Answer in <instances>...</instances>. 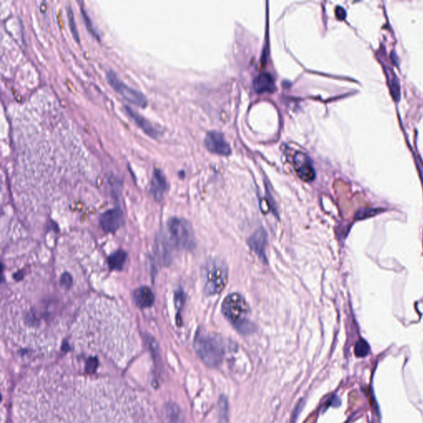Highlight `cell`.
<instances>
[{
  "instance_id": "cell-1",
  "label": "cell",
  "mask_w": 423,
  "mask_h": 423,
  "mask_svg": "<svg viewBox=\"0 0 423 423\" xmlns=\"http://www.w3.org/2000/svg\"><path fill=\"white\" fill-rule=\"evenodd\" d=\"M14 423H151L146 400L124 383L49 368L17 388Z\"/></svg>"
},
{
  "instance_id": "cell-2",
  "label": "cell",
  "mask_w": 423,
  "mask_h": 423,
  "mask_svg": "<svg viewBox=\"0 0 423 423\" xmlns=\"http://www.w3.org/2000/svg\"><path fill=\"white\" fill-rule=\"evenodd\" d=\"M195 349L199 358L209 367L219 366L224 358V342L217 334L198 332L195 339Z\"/></svg>"
},
{
  "instance_id": "cell-3",
  "label": "cell",
  "mask_w": 423,
  "mask_h": 423,
  "mask_svg": "<svg viewBox=\"0 0 423 423\" xmlns=\"http://www.w3.org/2000/svg\"><path fill=\"white\" fill-rule=\"evenodd\" d=\"M222 313L225 318L241 333L248 334L253 327L248 320L249 305L239 293H231L225 298L222 305Z\"/></svg>"
},
{
  "instance_id": "cell-4",
  "label": "cell",
  "mask_w": 423,
  "mask_h": 423,
  "mask_svg": "<svg viewBox=\"0 0 423 423\" xmlns=\"http://www.w3.org/2000/svg\"><path fill=\"white\" fill-rule=\"evenodd\" d=\"M204 290L207 295L219 294L226 287L228 268L224 261L213 259L207 261L202 271Z\"/></svg>"
},
{
  "instance_id": "cell-5",
  "label": "cell",
  "mask_w": 423,
  "mask_h": 423,
  "mask_svg": "<svg viewBox=\"0 0 423 423\" xmlns=\"http://www.w3.org/2000/svg\"><path fill=\"white\" fill-rule=\"evenodd\" d=\"M169 233L178 247L192 249L195 247V236L192 226L186 220L172 218L168 222Z\"/></svg>"
},
{
  "instance_id": "cell-6",
  "label": "cell",
  "mask_w": 423,
  "mask_h": 423,
  "mask_svg": "<svg viewBox=\"0 0 423 423\" xmlns=\"http://www.w3.org/2000/svg\"><path fill=\"white\" fill-rule=\"evenodd\" d=\"M107 79L108 83L119 94H121L124 99L129 101L130 103H133L140 107H146L147 104V97L142 94V92L138 91L137 89L128 86L124 81H122L117 77V75L113 71H108L107 73Z\"/></svg>"
},
{
  "instance_id": "cell-7",
  "label": "cell",
  "mask_w": 423,
  "mask_h": 423,
  "mask_svg": "<svg viewBox=\"0 0 423 423\" xmlns=\"http://www.w3.org/2000/svg\"><path fill=\"white\" fill-rule=\"evenodd\" d=\"M293 165L296 173L301 179L306 182L314 180L316 176L315 169L311 159L304 152H297L293 156Z\"/></svg>"
},
{
  "instance_id": "cell-8",
  "label": "cell",
  "mask_w": 423,
  "mask_h": 423,
  "mask_svg": "<svg viewBox=\"0 0 423 423\" xmlns=\"http://www.w3.org/2000/svg\"><path fill=\"white\" fill-rule=\"evenodd\" d=\"M207 148L220 155H228L231 152V147L222 133L211 131L207 133L204 140Z\"/></svg>"
},
{
  "instance_id": "cell-9",
  "label": "cell",
  "mask_w": 423,
  "mask_h": 423,
  "mask_svg": "<svg viewBox=\"0 0 423 423\" xmlns=\"http://www.w3.org/2000/svg\"><path fill=\"white\" fill-rule=\"evenodd\" d=\"M124 222V217L118 208L110 209L101 215L99 223L102 228L107 232H112L119 228Z\"/></svg>"
},
{
  "instance_id": "cell-10",
  "label": "cell",
  "mask_w": 423,
  "mask_h": 423,
  "mask_svg": "<svg viewBox=\"0 0 423 423\" xmlns=\"http://www.w3.org/2000/svg\"><path fill=\"white\" fill-rule=\"evenodd\" d=\"M125 111L129 115V117L133 118L135 121L136 124H138V126L142 128L143 132L147 133L149 137L157 138L160 136V131L158 130L157 128L154 126L151 122H149L147 119L142 117V115H140L139 113L136 112L135 110H133L129 106H125Z\"/></svg>"
},
{
  "instance_id": "cell-11",
  "label": "cell",
  "mask_w": 423,
  "mask_h": 423,
  "mask_svg": "<svg viewBox=\"0 0 423 423\" xmlns=\"http://www.w3.org/2000/svg\"><path fill=\"white\" fill-rule=\"evenodd\" d=\"M249 245L255 253L261 259L266 261V248L267 246V234L264 229L257 230L252 237L249 239Z\"/></svg>"
},
{
  "instance_id": "cell-12",
  "label": "cell",
  "mask_w": 423,
  "mask_h": 423,
  "mask_svg": "<svg viewBox=\"0 0 423 423\" xmlns=\"http://www.w3.org/2000/svg\"><path fill=\"white\" fill-rule=\"evenodd\" d=\"M255 89L260 93L272 92L275 88V80L268 72H262L256 76L253 81Z\"/></svg>"
},
{
  "instance_id": "cell-13",
  "label": "cell",
  "mask_w": 423,
  "mask_h": 423,
  "mask_svg": "<svg viewBox=\"0 0 423 423\" xmlns=\"http://www.w3.org/2000/svg\"><path fill=\"white\" fill-rule=\"evenodd\" d=\"M151 188L154 196L156 199L160 200L163 197V195L167 188V182L165 174L160 169H155L151 182Z\"/></svg>"
},
{
  "instance_id": "cell-14",
  "label": "cell",
  "mask_w": 423,
  "mask_h": 423,
  "mask_svg": "<svg viewBox=\"0 0 423 423\" xmlns=\"http://www.w3.org/2000/svg\"><path fill=\"white\" fill-rule=\"evenodd\" d=\"M136 302L142 308H149L154 302V294L152 291L147 287H142L135 293Z\"/></svg>"
},
{
  "instance_id": "cell-15",
  "label": "cell",
  "mask_w": 423,
  "mask_h": 423,
  "mask_svg": "<svg viewBox=\"0 0 423 423\" xmlns=\"http://www.w3.org/2000/svg\"><path fill=\"white\" fill-rule=\"evenodd\" d=\"M218 423H228V401L225 396H221L217 404Z\"/></svg>"
},
{
  "instance_id": "cell-16",
  "label": "cell",
  "mask_w": 423,
  "mask_h": 423,
  "mask_svg": "<svg viewBox=\"0 0 423 423\" xmlns=\"http://www.w3.org/2000/svg\"><path fill=\"white\" fill-rule=\"evenodd\" d=\"M126 258V254L124 252H116L110 256L108 260L110 267L112 268V270H120L124 266Z\"/></svg>"
},
{
  "instance_id": "cell-17",
  "label": "cell",
  "mask_w": 423,
  "mask_h": 423,
  "mask_svg": "<svg viewBox=\"0 0 423 423\" xmlns=\"http://www.w3.org/2000/svg\"><path fill=\"white\" fill-rule=\"evenodd\" d=\"M384 211V209H383V208H364V209H360V210L358 211V213L355 215V218L359 220L366 219L368 217L377 215V214L382 213Z\"/></svg>"
},
{
  "instance_id": "cell-18",
  "label": "cell",
  "mask_w": 423,
  "mask_h": 423,
  "mask_svg": "<svg viewBox=\"0 0 423 423\" xmlns=\"http://www.w3.org/2000/svg\"><path fill=\"white\" fill-rule=\"evenodd\" d=\"M370 345L363 339L357 341L354 347V354L357 357H365L370 353Z\"/></svg>"
},
{
  "instance_id": "cell-19",
  "label": "cell",
  "mask_w": 423,
  "mask_h": 423,
  "mask_svg": "<svg viewBox=\"0 0 423 423\" xmlns=\"http://www.w3.org/2000/svg\"><path fill=\"white\" fill-rule=\"evenodd\" d=\"M389 88H390V91H391L392 96L394 98V100L398 101L400 99V85L398 83V78H396L394 76V78H392L389 81Z\"/></svg>"
},
{
  "instance_id": "cell-20",
  "label": "cell",
  "mask_w": 423,
  "mask_h": 423,
  "mask_svg": "<svg viewBox=\"0 0 423 423\" xmlns=\"http://www.w3.org/2000/svg\"><path fill=\"white\" fill-rule=\"evenodd\" d=\"M68 19H69L70 28H71V32L73 34V37L76 41H80V37H79L78 31L76 28V21H75V15L71 8H69L68 10Z\"/></svg>"
},
{
  "instance_id": "cell-21",
  "label": "cell",
  "mask_w": 423,
  "mask_h": 423,
  "mask_svg": "<svg viewBox=\"0 0 423 423\" xmlns=\"http://www.w3.org/2000/svg\"><path fill=\"white\" fill-rule=\"evenodd\" d=\"M169 423H182L180 420V413L177 408L176 406H171L169 409Z\"/></svg>"
},
{
  "instance_id": "cell-22",
  "label": "cell",
  "mask_w": 423,
  "mask_h": 423,
  "mask_svg": "<svg viewBox=\"0 0 423 423\" xmlns=\"http://www.w3.org/2000/svg\"><path fill=\"white\" fill-rule=\"evenodd\" d=\"M82 14H83V18H84V20H85V24H86V27L88 28V30H89V32H91L92 34L94 35L95 37H98V35H97V32L95 30H94V27L92 25L91 21H90V19H89V16H88L87 13H85L84 10H82Z\"/></svg>"
},
{
  "instance_id": "cell-23",
  "label": "cell",
  "mask_w": 423,
  "mask_h": 423,
  "mask_svg": "<svg viewBox=\"0 0 423 423\" xmlns=\"http://www.w3.org/2000/svg\"><path fill=\"white\" fill-rule=\"evenodd\" d=\"M303 405H304L303 401H300L299 403H297V406H296L295 409L293 411V415L291 416L289 423H296V420H297V416H298L300 411L302 409Z\"/></svg>"
},
{
  "instance_id": "cell-24",
  "label": "cell",
  "mask_w": 423,
  "mask_h": 423,
  "mask_svg": "<svg viewBox=\"0 0 423 423\" xmlns=\"http://www.w3.org/2000/svg\"><path fill=\"white\" fill-rule=\"evenodd\" d=\"M335 13H336V18L340 19V20H343V19H345V17H346L345 10H344L343 8L341 7V6H337V7L336 8Z\"/></svg>"
}]
</instances>
